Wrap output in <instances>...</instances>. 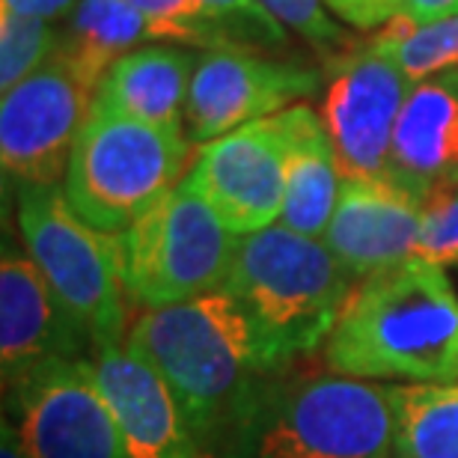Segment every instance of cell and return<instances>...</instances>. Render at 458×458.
I'll return each mask as SVG.
<instances>
[{
  "label": "cell",
  "instance_id": "6da1fadb",
  "mask_svg": "<svg viewBox=\"0 0 458 458\" xmlns=\"http://www.w3.org/2000/svg\"><path fill=\"white\" fill-rule=\"evenodd\" d=\"M325 360L366 381L458 384V295L444 268L411 256L357 283Z\"/></svg>",
  "mask_w": 458,
  "mask_h": 458
},
{
  "label": "cell",
  "instance_id": "7a4b0ae2",
  "mask_svg": "<svg viewBox=\"0 0 458 458\" xmlns=\"http://www.w3.org/2000/svg\"><path fill=\"white\" fill-rule=\"evenodd\" d=\"M125 343L158 366L197 437L226 426L253 381L289 363L229 289L143 310Z\"/></svg>",
  "mask_w": 458,
  "mask_h": 458
},
{
  "label": "cell",
  "instance_id": "3957f363",
  "mask_svg": "<svg viewBox=\"0 0 458 458\" xmlns=\"http://www.w3.org/2000/svg\"><path fill=\"white\" fill-rule=\"evenodd\" d=\"M292 360L327 343L357 280L322 238L271 224L238 238L226 286Z\"/></svg>",
  "mask_w": 458,
  "mask_h": 458
},
{
  "label": "cell",
  "instance_id": "277c9868",
  "mask_svg": "<svg viewBox=\"0 0 458 458\" xmlns=\"http://www.w3.org/2000/svg\"><path fill=\"white\" fill-rule=\"evenodd\" d=\"M191 149L185 128L93 105L69 155L63 197L84 224L119 235L182 185L194 164Z\"/></svg>",
  "mask_w": 458,
  "mask_h": 458
},
{
  "label": "cell",
  "instance_id": "5b68a950",
  "mask_svg": "<svg viewBox=\"0 0 458 458\" xmlns=\"http://www.w3.org/2000/svg\"><path fill=\"white\" fill-rule=\"evenodd\" d=\"M18 233L51 292L84 327L96 352L128 336V295L116 235L98 233L72 212L63 185H18Z\"/></svg>",
  "mask_w": 458,
  "mask_h": 458
},
{
  "label": "cell",
  "instance_id": "8992f818",
  "mask_svg": "<svg viewBox=\"0 0 458 458\" xmlns=\"http://www.w3.org/2000/svg\"><path fill=\"white\" fill-rule=\"evenodd\" d=\"M238 238L182 179L179 188L116 235L128 304L161 310L224 289Z\"/></svg>",
  "mask_w": 458,
  "mask_h": 458
},
{
  "label": "cell",
  "instance_id": "52a82bcc",
  "mask_svg": "<svg viewBox=\"0 0 458 458\" xmlns=\"http://www.w3.org/2000/svg\"><path fill=\"white\" fill-rule=\"evenodd\" d=\"M396 441L390 387L318 375L283 390L253 426V458H387Z\"/></svg>",
  "mask_w": 458,
  "mask_h": 458
},
{
  "label": "cell",
  "instance_id": "ba28073f",
  "mask_svg": "<svg viewBox=\"0 0 458 458\" xmlns=\"http://www.w3.org/2000/svg\"><path fill=\"white\" fill-rule=\"evenodd\" d=\"M98 84L75 63L54 57L0 102V161L6 182L63 185L69 155L93 107Z\"/></svg>",
  "mask_w": 458,
  "mask_h": 458
},
{
  "label": "cell",
  "instance_id": "9c48e42d",
  "mask_svg": "<svg viewBox=\"0 0 458 458\" xmlns=\"http://www.w3.org/2000/svg\"><path fill=\"white\" fill-rule=\"evenodd\" d=\"M6 420L30 458H125L89 360H48L6 387Z\"/></svg>",
  "mask_w": 458,
  "mask_h": 458
},
{
  "label": "cell",
  "instance_id": "30bf717a",
  "mask_svg": "<svg viewBox=\"0 0 458 458\" xmlns=\"http://www.w3.org/2000/svg\"><path fill=\"white\" fill-rule=\"evenodd\" d=\"M322 84L325 72L304 60L250 48H203L191 81L185 134L203 146L316 96Z\"/></svg>",
  "mask_w": 458,
  "mask_h": 458
},
{
  "label": "cell",
  "instance_id": "8fae6325",
  "mask_svg": "<svg viewBox=\"0 0 458 458\" xmlns=\"http://www.w3.org/2000/svg\"><path fill=\"white\" fill-rule=\"evenodd\" d=\"M292 128L286 111L203 143L185 182L235 235L280 221L286 197Z\"/></svg>",
  "mask_w": 458,
  "mask_h": 458
},
{
  "label": "cell",
  "instance_id": "7c38bea8",
  "mask_svg": "<svg viewBox=\"0 0 458 458\" xmlns=\"http://www.w3.org/2000/svg\"><path fill=\"white\" fill-rule=\"evenodd\" d=\"M414 81L366 39L327 60L322 119L345 176L387 179L393 134Z\"/></svg>",
  "mask_w": 458,
  "mask_h": 458
},
{
  "label": "cell",
  "instance_id": "4fadbf2b",
  "mask_svg": "<svg viewBox=\"0 0 458 458\" xmlns=\"http://www.w3.org/2000/svg\"><path fill=\"white\" fill-rule=\"evenodd\" d=\"M93 348L69 310L51 292L27 247L6 238L0 259V372L13 387L48 360H89ZM96 352V348H93Z\"/></svg>",
  "mask_w": 458,
  "mask_h": 458
},
{
  "label": "cell",
  "instance_id": "5bb4252c",
  "mask_svg": "<svg viewBox=\"0 0 458 458\" xmlns=\"http://www.w3.org/2000/svg\"><path fill=\"white\" fill-rule=\"evenodd\" d=\"M89 366L114 411L125 458H199V437L149 357L123 343L96 352Z\"/></svg>",
  "mask_w": 458,
  "mask_h": 458
},
{
  "label": "cell",
  "instance_id": "9a60e30c",
  "mask_svg": "<svg viewBox=\"0 0 458 458\" xmlns=\"http://www.w3.org/2000/svg\"><path fill=\"white\" fill-rule=\"evenodd\" d=\"M420 199L390 179L343 176L331 226L322 242L360 283L405 262L417 250Z\"/></svg>",
  "mask_w": 458,
  "mask_h": 458
},
{
  "label": "cell",
  "instance_id": "2e32d148",
  "mask_svg": "<svg viewBox=\"0 0 458 458\" xmlns=\"http://www.w3.org/2000/svg\"><path fill=\"white\" fill-rule=\"evenodd\" d=\"M387 179L423 203L458 179V69L417 81L393 134Z\"/></svg>",
  "mask_w": 458,
  "mask_h": 458
},
{
  "label": "cell",
  "instance_id": "e0dca14e",
  "mask_svg": "<svg viewBox=\"0 0 458 458\" xmlns=\"http://www.w3.org/2000/svg\"><path fill=\"white\" fill-rule=\"evenodd\" d=\"M197 63L199 54L176 42L134 48L107 69L93 105L152 125L185 128V107Z\"/></svg>",
  "mask_w": 458,
  "mask_h": 458
},
{
  "label": "cell",
  "instance_id": "ac0fdd59",
  "mask_svg": "<svg viewBox=\"0 0 458 458\" xmlns=\"http://www.w3.org/2000/svg\"><path fill=\"white\" fill-rule=\"evenodd\" d=\"M292 128V149L286 170V197H283V226L295 233L325 238L331 226L336 199L343 188V164L327 134L322 114L313 105L298 102L286 107Z\"/></svg>",
  "mask_w": 458,
  "mask_h": 458
},
{
  "label": "cell",
  "instance_id": "d6986e66",
  "mask_svg": "<svg viewBox=\"0 0 458 458\" xmlns=\"http://www.w3.org/2000/svg\"><path fill=\"white\" fill-rule=\"evenodd\" d=\"M155 42L173 39L158 21L128 6L125 0H78L72 15L60 24L57 54L102 84L107 69L123 54Z\"/></svg>",
  "mask_w": 458,
  "mask_h": 458
},
{
  "label": "cell",
  "instance_id": "ffe728a7",
  "mask_svg": "<svg viewBox=\"0 0 458 458\" xmlns=\"http://www.w3.org/2000/svg\"><path fill=\"white\" fill-rule=\"evenodd\" d=\"M396 458H458V384H393Z\"/></svg>",
  "mask_w": 458,
  "mask_h": 458
},
{
  "label": "cell",
  "instance_id": "44dd1931",
  "mask_svg": "<svg viewBox=\"0 0 458 458\" xmlns=\"http://www.w3.org/2000/svg\"><path fill=\"white\" fill-rule=\"evenodd\" d=\"M369 42L381 54H387L414 84L458 69V15L435 24H417L399 15L378 33H372Z\"/></svg>",
  "mask_w": 458,
  "mask_h": 458
},
{
  "label": "cell",
  "instance_id": "7402d4cb",
  "mask_svg": "<svg viewBox=\"0 0 458 458\" xmlns=\"http://www.w3.org/2000/svg\"><path fill=\"white\" fill-rule=\"evenodd\" d=\"M60 27L45 18L21 15L0 6V93L30 78L54 57Z\"/></svg>",
  "mask_w": 458,
  "mask_h": 458
},
{
  "label": "cell",
  "instance_id": "603a6c76",
  "mask_svg": "<svg viewBox=\"0 0 458 458\" xmlns=\"http://www.w3.org/2000/svg\"><path fill=\"white\" fill-rule=\"evenodd\" d=\"M203 13L215 30V48L274 54L289 45L286 27L262 6V0H203Z\"/></svg>",
  "mask_w": 458,
  "mask_h": 458
},
{
  "label": "cell",
  "instance_id": "cb8c5ba5",
  "mask_svg": "<svg viewBox=\"0 0 458 458\" xmlns=\"http://www.w3.org/2000/svg\"><path fill=\"white\" fill-rule=\"evenodd\" d=\"M414 256L437 268L458 265V179L428 191L420 203V235Z\"/></svg>",
  "mask_w": 458,
  "mask_h": 458
},
{
  "label": "cell",
  "instance_id": "d4e9b609",
  "mask_svg": "<svg viewBox=\"0 0 458 458\" xmlns=\"http://www.w3.org/2000/svg\"><path fill=\"white\" fill-rule=\"evenodd\" d=\"M262 6L277 18V21L313 45L316 51H325L331 57H340L343 51L352 48L348 36L336 15L325 6V0H262Z\"/></svg>",
  "mask_w": 458,
  "mask_h": 458
},
{
  "label": "cell",
  "instance_id": "484cf974",
  "mask_svg": "<svg viewBox=\"0 0 458 458\" xmlns=\"http://www.w3.org/2000/svg\"><path fill=\"white\" fill-rule=\"evenodd\" d=\"M125 4L158 21L173 42L197 45V48H215L217 45L212 24L203 13V0H125Z\"/></svg>",
  "mask_w": 458,
  "mask_h": 458
},
{
  "label": "cell",
  "instance_id": "4316f807",
  "mask_svg": "<svg viewBox=\"0 0 458 458\" xmlns=\"http://www.w3.org/2000/svg\"><path fill=\"white\" fill-rule=\"evenodd\" d=\"M325 6L354 30L378 33L402 15V0H325Z\"/></svg>",
  "mask_w": 458,
  "mask_h": 458
},
{
  "label": "cell",
  "instance_id": "83f0119b",
  "mask_svg": "<svg viewBox=\"0 0 458 458\" xmlns=\"http://www.w3.org/2000/svg\"><path fill=\"white\" fill-rule=\"evenodd\" d=\"M0 6L13 9V13H21V15L45 18V21L60 24L72 15V9L78 6V0H4Z\"/></svg>",
  "mask_w": 458,
  "mask_h": 458
},
{
  "label": "cell",
  "instance_id": "f1b7e54d",
  "mask_svg": "<svg viewBox=\"0 0 458 458\" xmlns=\"http://www.w3.org/2000/svg\"><path fill=\"white\" fill-rule=\"evenodd\" d=\"M402 15L417 24H435L458 15V0H402Z\"/></svg>",
  "mask_w": 458,
  "mask_h": 458
},
{
  "label": "cell",
  "instance_id": "f546056e",
  "mask_svg": "<svg viewBox=\"0 0 458 458\" xmlns=\"http://www.w3.org/2000/svg\"><path fill=\"white\" fill-rule=\"evenodd\" d=\"M0 458H30L24 450L21 437H18L15 426L4 417V435H0Z\"/></svg>",
  "mask_w": 458,
  "mask_h": 458
}]
</instances>
